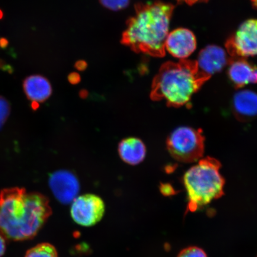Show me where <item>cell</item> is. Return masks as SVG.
Masks as SVG:
<instances>
[{
  "label": "cell",
  "mask_w": 257,
  "mask_h": 257,
  "mask_svg": "<svg viewBox=\"0 0 257 257\" xmlns=\"http://www.w3.org/2000/svg\"><path fill=\"white\" fill-rule=\"evenodd\" d=\"M197 47V40L194 34L188 29H177L169 34L167 37L165 48L173 57L181 60L194 52Z\"/></svg>",
  "instance_id": "9"
},
{
  "label": "cell",
  "mask_w": 257,
  "mask_h": 257,
  "mask_svg": "<svg viewBox=\"0 0 257 257\" xmlns=\"http://www.w3.org/2000/svg\"><path fill=\"white\" fill-rule=\"evenodd\" d=\"M24 88L26 95L33 103L43 102L52 94L50 83L44 77L34 75L25 80Z\"/></svg>",
  "instance_id": "14"
},
{
  "label": "cell",
  "mask_w": 257,
  "mask_h": 257,
  "mask_svg": "<svg viewBox=\"0 0 257 257\" xmlns=\"http://www.w3.org/2000/svg\"><path fill=\"white\" fill-rule=\"evenodd\" d=\"M228 64V75L236 88L257 83V67L248 62L245 58L231 57Z\"/></svg>",
  "instance_id": "10"
},
{
  "label": "cell",
  "mask_w": 257,
  "mask_h": 257,
  "mask_svg": "<svg viewBox=\"0 0 257 257\" xmlns=\"http://www.w3.org/2000/svg\"><path fill=\"white\" fill-rule=\"evenodd\" d=\"M220 168L218 161L207 157L186 172L184 184L188 195L187 211L195 212L223 195L225 182Z\"/></svg>",
  "instance_id": "4"
},
{
  "label": "cell",
  "mask_w": 257,
  "mask_h": 257,
  "mask_svg": "<svg viewBox=\"0 0 257 257\" xmlns=\"http://www.w3.org/2000/svg\"><path fill=\"white\" fill-rule=\"evenodd\" d=\"M205 138L201 130L182 126L170 134L167 147L172 156L179 162H197L203 156Z\"/></svg>",
  "instance_id": "5"
},
{
  "label": "cell",
  "mask_w": 257,
  "mask_h": 257,
  "mask_svg": "<svg viewBox=\"0 0 257 257\" xmlns=\"http://www.w3.org/2000/svg\"><path fill=\"white\" fill-rule=\"evenodd\" d=\"M253 8L257 9V0H250Z\"/></svg>",
  "instance_id": "22"
},
{
  "label": "cell",
  "mask_w": 257,
  "mask_h": 257,
  "mask_svg": "<svg viewBox=\"0 0 257 257\" xmlns=\"http://www.w3.org/2000/svg\"><path fill=\"white\" fill-rule=\"evenodd\" d=\"M25 257H59L57 250L49 243H41L29 249Z\"/></svg>",
  "instance_id": "15"
},
{
  "label": "cell",
  "mask_w": 257,
  "mask_h": 257,
  "mask_svg": "<svg viewBox=\"0 0 257 257\" xmlns=\"http://www.w3.org/2000/svg\"><path fill=\"white\" fill-rule=\"evenodd\" d=\"M6 249V238L0 233V257L5 254Z\"/></svg>",
  "instance_id": "20"
},
{
  "label": "cell",
  "mask_w": 257,
  "mask_h": 257,
  "mask_svg": "<svg viewBox=\"0 0 257 257\" xmlns=\"http://www.w3.org/2000/svg\"><path fill=\"white\" fill-rule=\"evenodd\" d=\"M101 2L106 8L113 11L124 9L128 3V0H101Z\"/></svg>",
  "instance_id": "18"
},
{
  "label": "cell",
  "mask_w": 257,
  "mask_h": 257,
  "mask_svg": "<svg viewBox=\"0 0 257 257\" xmlns=\"http://www.w3.org/2000/svg\"><path fill=\"white\" fill-rule=\"evenodd\" d=\"M118 154L124 162L132 166L139 165L146 156V147L139 138H128L118 145Z\"/></svg>",
  "instance_id": "13"
},
{
  "label": "cell",
  "mask_w": 257,
  "mask_h": 257,
  "mask_svg": "<svg viewBox=\"0 0 257 257\" xmlns=\"http://www.w3.org/2000/svg\"><path fill=\"white\" fill-rule=\"evenodd\" d=\"M49 185L54 197L60 203L68 204L78 197L80 185L72 173L60 170L53 173L49 179Z\"/></svg>",
  "instance_id": "8"
},
{
  "label": "cell",
  "mask_w": 257,
  "mask_h": 257,
  "mask_svg": "<svg viewBox=\"0 0 257 257\" xmlns=\"http://www.w3.org/2000/svg\"><path fill=\"white\" fill-rule=\"evenodd\" d=\"M197 62L201 71L211 76L229 64V59L222 48L210 46L201 51Z\"/></svg>",
  "instance_id": "11"
},
{
  "label": "cell",
  "mask_w": 257,
  "mask_h": 257,
  "mask_svg": "<svg viewBox=\"0 0 257 257\" xmlns=\"http://www.w3.org/2000/svg\"><path fill=\"white\" fill-rule=\"evenodd\" d=\"M52 214L49 200L38 192L11 188L0 192V233L15 241L37 235Z\"/></svg>",
  "instance_id": "1"
},
{
  "label": "cell",
  "mask_w": 257,
  "mask_h": 257,
  "mask_svg": "<svg viewBox=\"0 0 257 257\" xmlns=\"http://www.w3.org/2000/svg\"><path fill=\"white\" fill-rule=\"evenodd\" d=\"M210 78L199 69L197 61L167 62L153 80L151 98L154 101H165L170 107L190 105L192 96Z\"/></svg>",
  "instance_id": "3"
},
{
  "label": "cell",
  "mask_w": 257,
  "mask_h": 257,
  "mask_svg": "<svg viewBox=\"0 0 257 257\" xmlns=\"http://www.w3.org/2000/svg\"><path fill=\"white\" fill-rule=\"evenodd\" d=\"M178 3H185L189 5H192L197 3H206L208 0H176Z\"/></svg>",
  "instance_id": "21"
},
{
  "label": "cell",
  "mask_w": 257,
  "mask_h": 257,
  "mask_svg": "<svg viewBox=\"0 0 257 257\" xmlns=\"http://www.w3.org/2000/svg\"><path fill=\"white\" fill-rule=\"evenodd\" d=\"M175 6L156 2L136 6L122 37V43L137 53L156 57L165 55V44Z\"/></svg>",
  "instance_id": "2"
},
{
  "label": "cell",
  "mask_w": 257,
  "mask_h": 257,
  "mask_svg": "<svg viewBox=\"0 0 257 257\" xmlns=\"http://www.w3.org/2000/svg\"><path fill=\"white\" fill-rule=\"evenodd\" d=\"M160 190L164 195H172L175 193L172 186L168 184H163L161 186Z\"/></svg>",
  "instance_id": "19"
},
{
  "label": "cell",
  "mask_w": 257,
  "mask_h": 257,
  "mask_svg": "<svg viewBox=\"0 0 257 257\" xmlns=\"http://www.w3.org/2000/svg\"><path fill=\"white\" fill-rule=\"evenodd\" d=\"M105 204L98 196L88 194L78 196L72 202L70 214L75 222L80 226L91 227L103 217Z\"/></svg>",
  "instance_id": "7"
},
{
  "label": "cell",
  "mask_w": 257,
  "mask_h": 257,
  "mask_svg": "<svg viewBox=\"0 0 257 257\" xmlns=\"http://www.w3.org/2000/svg\"><path fill=\"white\" fill-rule=\"evenodd\" d=\"M178 257H207L203 250L197 246L185 248L179 253Z\"/></svg>",
  "instance_id": "16"
},
{
  "label": "cell",
  "mask_w": 257,
  "mask_h": 257,
  "mask_svg": "<svg viewBox=\"0 0 257 257\" xmlns=\"http://www.w3.org/2000/svg\"><path fill=\"white\" fill-rule=\"evenodd\" d=\"M231 57L246 58L257 55V19L244 22L226 43Z\"/></svg>",
  "instance_id": "6"
},
{
  "label": "cell",
  "mask_w": 257,
  "mask_h": 257,
  "mask_svg": "<svg viewBox=\"0 0 257 257\" xmlns=\"http://www.w3.org/2000/svg\"><path fill=\"white\" fill-rule=\"evenodd\" d=\"M232 105L234 114L239 120L251 119L257 115V94L250 90L237 92L234 96Z\"/></svg>",
  "instance_id": "12"
},
{
  "label": "cell",
  "mask_w": 257,
  "mask_h": 257,
  "mask_svg": "<svg viewBox=\"0 0 257 257\" xmlns=\"http://www.w3.org/2000/svg\"><path fill=\"white\" fill-rule=\"evenodd\" d=\"M11 111V107L9 102L3 96H0V128L7 120Z\"/></svg>",
  "instance_id": "17"
}]
</instances>
